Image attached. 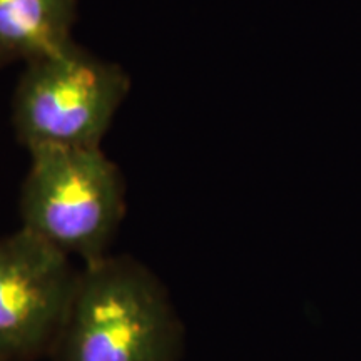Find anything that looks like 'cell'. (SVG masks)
<instances>
[{"mask_svg": "<svg viewBox=\"0 0 361 361\" xmlns=\"http://www.w3.org/2000/svg\"><path fill=\"white\" fill-rule=\"evenodd\" d=\"M184 324L161 279L133 256L79 271L56 361H180Z\"/></svg>", "mask_w": 361, "mask_h": 361, "instance_id": "1", "label": "cell"}, {"mask_svg": "<svg viewBox=\"0 0 361 361\" xmlns=\"http://www.w3.org/2000/svg\"><path fill=\"white\" fill-rule=\"evenodd\" d=\"M126 214L123 174L102 147L30 152L22 184V229L82 264L109 255Z\"/></svg>", "mask_w": 361, "mask_h": 361, "instance_id": "2", "label": "cell"}, {"mask_svg": "<svg viewBox=\"0 0 361 361\" xmlns=\"http://www.w3.org/2000/svg\"><path fill=\"white\" fill-rule=\"evenodd\" d=\"M123 67L72 40L25 64L13 96V129L32 152L45 147H101L129 94Z\"/></svg>", "mask_w": 361, "mask_h": 361, "instance_id": "3", "label": "cell"}, {"mask_svg": "<svg viewBox=\"0 0 361 361\" xmlns=\"http://www.w3.org/2000/svg\"><path fill=\"white\" fill-rule=\"evenodd\" d=\"M79 271L25 229L0 238V361L52 358Z\"/></svg>", "mask_w": 361, "mask_h": 361, "instance_id": "4", "label": "cell"}, {"mask_svg": "<svg viewBox=\"0 0 361 361\" xmlns=\"http://www.w3.org/2000/svg\"><path fill=\"white\" fill-rule=\"evenodd\" d=\"M79 0H0V67L37 61L72 42Z\"/></svg>", "mask_w": 361, "mask_h": 361, "instance_id": "5", "label": "cell"}]
</instances>
